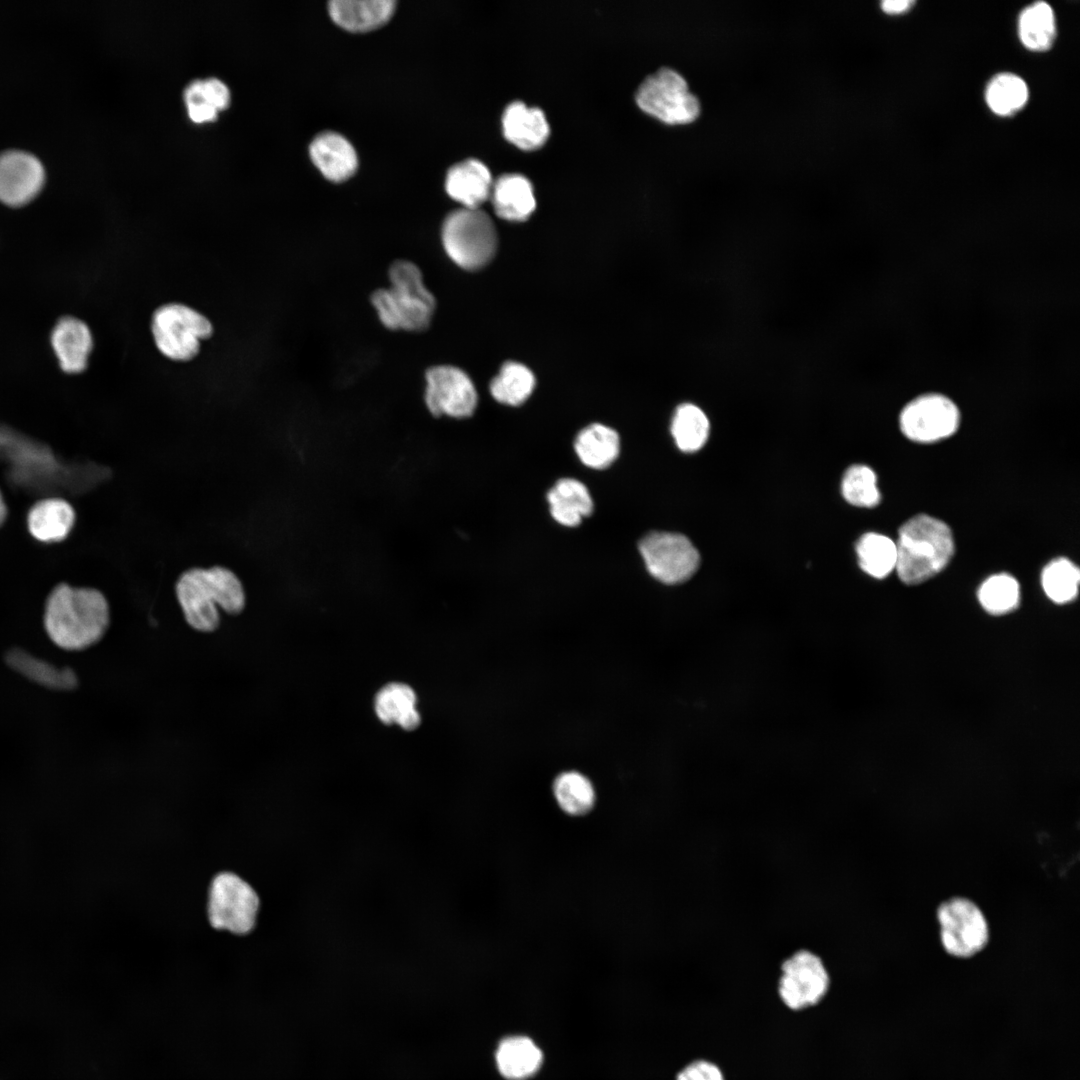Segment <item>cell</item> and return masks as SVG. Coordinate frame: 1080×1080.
I'll use <instances>...</instances> for the list:
<instances>
[{
  "instance_id": "obj_13",
  "label": "cell",
  "mask_w": 1080,
  "mask_h": 1080,
  "mask_svg": "<svg viewBox=\"0 0 1080 1080\" xmlns=\"http://www.w3.org/2000/svg\"><path fill=\"white\" fill-rule=\"evenodd\" d=\"M639 549L650 574L666 584L686 581L699 565L697 549L678 533L652 532L640 541Z\"/></svg>"
},
{
  "instance_id": "obj_24",
  "label": "cell",
  "mask_w": 1080,
  "mask_h": 1080,
  "mask_svg": "<svg viewBox=\"0 0 1080 1080\" xmlns=\"http://www.w3.org/2000/svg\"><path fill=\"white\" fill-rule=\"evenodd\" d=\"M495 1057L500 1074L508 1080H525L532 1077L543 1062L541 1050L526 1036H509L502 1039Z\"/></svg>"
},
{
  "instance_id": "obj_31",
  "label": "cell",
  "mask_w": 1080,
  "mask_h": 1080,
  "mask_svg": "<svg viewBox=\"0 0 1080 1080\" xmlns=\"http://www.w3.org/2000/svg\"><path fill=\"white\" fill-rule=\"evenodd\" d=\"M535 386L533 373L516 362L504 364L490 383L493 398L506 405H519L532 393Z\"/></svg>"
},
{
  "instance_id": "obj_15",
  "label": "cell",
  "mask_w": 1080,
  "mask_h": 1080,
  "mask_svg": "<svg viewBox=\"0 0 1080 1080\" xmlns=\"http://www.w3.org/2000/svg\"><path fill=\"white\" fill-rule=\"evenodd\" d=\"M44 168L34 155L20 150L0 154V201L19 207L30 202L41 190Z\"/></svg>"
},
{
  "instance_id": "obj_12",
  "label": "cell",
  "mask_w": 1080,
  "mask_h": 1080,
  "mask_svg": "<svg viewBox=\"0 0 1080 1080\" xmlns=\"http://www.w3.org/2000/svg\"><path fill=\"white\" fill-rule=\"evenodd\" d=\"M940 938L946 952L956 957H970L988 942L986 919L979 907L965 898H952L937 910Z\"/></svg>"
},
{
  "instance_id": "obj_1",
  "label": "cell",
  "mask_w": 1080,
  "mask_h": 1080,
  "mask_svg": "<svg viewBox=\"0 0 1080 1080\" xmlns=\"http://www.w3.org/2000/svg\"><path fill=\"white\" fill-rule=\"evenodd\" d=\"M110 625L109 602L96 588L61 583L47 597L43 627L50 641L60 649L87 650L105 637Z\"/></svg>"
},
{
  "instance_id": "obj_26",
  "label": "cell",
  "mask_w": 1080,
  "mask_h": 1080,
  "mask_svg": "<svg viewBox=\"0 0 1080 1080\" xmlns=\"http://www.w3.org/2000/svg\"><path fill=\"white\" fill-rule=\"evenodd\" d=\"M416 695L407 685L391 683L383 687L375 699V711L385 724L396 723L406 730L415 729L420 723L416 710Z\"/></svg>"
},
{
  "instance_id": "obj_38",
  "label": "cell",
  "mask_w": 1080,
  "mask_h": 1080,
  "mask_svg": "<svg viewBox=\"0 0 1080 1080\" xmlns=\"http://www.w3.org/2000/svg\"><path fill=\"white\" fill-rule=\"evenodd\" d=\"M676 1080H725L721 1069L707 1060H695L686 1065Z\"/></svg>"
},
{
  "instance_id": "obj_9",
  "label": "cell",
  "mask_w": 1080,
  "mask_h": 1080,
  "mask_svg": "<svg viewBox=\"0 0 1080 1080\" xmlns=\"http://www.w3.org/2000/svg\"><path fill=\"white\" fill-rule=\"evenodd\" d=\"M636 101L644 111L669 124L692 122L700 113V103L684 77L668 67L644 79Z\"/></svg>"
},
{
  "instance_id": "obj_6",
  "label": "cell",
  "mask_w": 1080,
  "mask_h": 1080,
  "mask_svg": "<svg viewBox=\"0 0 1080 1080\" xmlns=\"http://www.w3.org/2000/svg\"><path fill=\"white\" fill-rule=\"evenodd\" d=\"M447 256L465 270L489 263L497 249V233L491 218L479 207H462L448 214L441 228Z\"/></svg>"
},
{
  "instance_id": "obj_20",
  "label": "cell",
  "mask_w": 1080,
  "mask_h": 1080,
  "mask_svg": "<svg viewBox=\"0 0 1080 1080\" xmlns=\"http://www.w3.org/2000/svg\"><path fill=\"white\" fill-rule=\"evenodd\" d=\"M75 522L73 507L61 497H46L29 510L27 525L31 535L42 542L63 540Z\"/></svg>"
},
{
  "instance_id": "obj_19",
  "label": "cell",
  "mask_w": 1080,
  "mask_h": 1080,
  "mask_svg": "<svg viewBox=\"0 0 1080 1080\" xmlns=\"http://www.w3.org/2000/svg\"><path fill=\"white\" fill-rule=\"evenodd\" d=\"M445 188L463 207L478 208L491 193V173L480 160L466 159L448 170Z\"/></svg>"
},
{
  "instance_id": "obj_34",
  "label": "cell",
  "mask_w": 1080,
  "mask_h": 1080,
  "mask_svg": "<svg viewBox=\"0 0 1080 1080\" xmlns=\"http://www.w3.org/2000/svg\"><path fill=\"white\" fill-rule=\"evenodd\" d=\"M978 599L989 614L1003 615L1009 613L1019 604V584L1013 576L1007 573L992 575L980 586Z\"/></svg>"
},
{
  "instance_id": "obj_2",
  "label": "cell",
  "mask_w": 1080,
  "mask_h": 1080,
  "mask_svg": "<svg viewBox=\"0 0 1080 1080\" xmlns=\"http://www.w3.org/2000/svg\"><path fill=\"white\" fill-rule=\"evenodd\" d=\"M175 595L187 625L200 633L221 626V611L241 614L247 603L244 585L231 569L214 565L183 571L175 583Z\"/></svg>"
},
{
  "instance_id": "obj_32",
  "label": "cell",
  "mask_w": 1080,
  "mask_h": 1080,
  "mask_svg": "<svg viewBox=\"0 0 1080 1080\" xmlns=\"http://www.w3.org/2000/svg\"><path fill=\"white\" fill-rule=\"evenodd\" d=\"M986 102L997 115L1010 116L1021 110L1028 100L1025 81L1012 73L996 75L988 84Z\"/></svg>"
},
{
  "instance_id": "obj_5",
  "label": "cell",
  "mask_w": 1080,
  "mask_h": 1080,
  "mask_svg": "<svg viewBox=\"0 0 1080 1080\" xmlns=\"http://www.w3.org/2000/svg\"><path fill=\"white\" fill-rule=\"evenodd\" d=\"M896 543V571L908 585L926 581L942 571L954 553L949 526L926 514H919L899 529Z\"/></svg>"
},
{
  "instance_id": "obj_14",
  "label": "cell",
  "mask_w": 1080,
  "mask_h": 1080,
  "mask_svg": "<svg viewBox=\"0 0 1080 1080\" xmlns=\"http://www.w3.org/2000/svg\"><path fill=\"white\" fill-rule=\"evenodd\" d=\"M425 380L424 401L433 416L464 419L474 413L477 390L462 369L452 365L433 366L427 370Z\"/></svg>"
},
{
  "instance_id": "obj_27",
  "label": "cell",
  "mask_w": 1080,
  "mask_h": 1080,
  "mask_svg": "<svg viewBox=\"0 0 1080 1080\" xmlns=\"http://www.w3.org/2000/svg\"><path fill=\"white\" fill-rule=\"evenodd\" d=\"M620 449L615 430L602 424H592L576 437L575 451L580 460L594 469H603L617 458Z\"/></svg>"
},
{
  "instance_id": "obj_23",
  "label": "cell",
  "mask_w": 1080,
  "mask_h": 1080,
  "mask_svg": "<svg viewBox=\"0 0 1080 1080\" xmlns=\"http://www.w3.org/2000/svg\"><path fill=\"white\" fill-rule=\"evenodd\" d=\"M393 0H334L329 2L331 18L350 31H366L385 23L393 14Z\"/></svg>"
},
{
  "instance_id": "obj_28",
  "label": "cell",
  "mask_w": 1080,
  "mask_h": 1080,
  "mask_svg": "<svg viewBox=\"0 0 1080 1080\" xmlns=\"http://www.w3.org/2000/svg\"><path fill=\"white\" fill-rule=\"evenodd\" d=\"M1019 37L1023 45L1032 51L1048 50L1056 36L1055 17L1046 2H1036L1026 7L1019 17Z\"/></svg>"
},
{
  "instance_id": "obj_30",
  "label": "cell",
  "mask_w": 1080,
  "mask_h": 1080,
  "mask_svg": "<svg viewBox=\"0 0 1080 1080\" xmlns=\"http://www.w3.org/2000/svg\"><path fill=\"white\" fill-rule=\"evenodd\" d=\"M856 551L861 569L872 577L884 578L896 568V543L885 535L864 534L857 542Z\"/></svg>"
},
{
  "instance_id": "obj_3",
  "label": "cell",
  "mask_w": 1080,
  "mask_h": 1080,
  "mask_svg": "<svg viewBox=\"0 0 1080 1080\" xmlns=\"http://www.w3.org/2000/svg\"><path fill=\"white\" fill-rule=\"evenodd\" d=\"M0 460L7 466L9 480L23 490L60 493L79 487L78 471L72 465L61 462L42 443L1 425Z\"/></svg>"
},
{
  "instance_id": "obj_36",
  "label": "cell",
  "mask_w": 1080,
  "mask_h": 1080,
  "mask_svg": "<svg viewBox=\"0 0 1080 1080\" xmlns=\"http://www.w3.org/2000/svg\"><path fill=\"white\" fill-rule=\"evenodd\" d=\"M844 498L852 505L874 507L880 502L874 471L865 465H853L842 480Z\"/></svg>"
},
{
  "instance_id": "obj_17",
  "label": "cell",
  "mask_w": 1080,
  "mask_h": 1080,
  "mask_svg": "<svg viewBox=\"0 0 1080 1080\" xmlns=\"http://www.w3.org/2000/svg\"><path fill=\"white\" fill-rule=\"evenodd\" d=\"M51 343L63 371L77 374L87 368L93 338L82 320L72 316L61 318L52 331Z\"/></svg>"
},
{
  "instance_id": "obj_4",
  "label": "cell",
  "mask_w": 1080,
  "mask_h": 1080,
  "mask_svg": "<svg viewBox=\"0 0 1080 1080\" xmlns=\"http://www.w3.org/2000/svg\"><path fill=\"white\" fill-rule=\"evenodd\" d=\"M390 286L377 289L371 303L381 323L391 330L423 331L433 318L436 302L424 284L418 266L395 261L389 269Z\"/></svg>"
},
{
  "instance_id": "obj_39",
  "label": "cell",
  "mask_w": 1080,
  "mask_h": 1080,
  "mask_svg": "<svg viewBox=\"0 0 1080 1080\" xmlns=\"http://www.w3.org/2000/svg\"><path fill=\"white\" fill-rule=\"evenodd\" d=\"M201 87L209 102L220 112L228 107L231 100L229 87L217 77L201 79Z\"/></svg>"
},
{
  "instance_id": "obj_10",
  "label": "cell",
  "mask_w": 1080,
  "mask_h": 1080,
  "mask_svg": "<svg viewBox=\"0 0 1080 1080\" xmlns=\"http://www.w3.org/2000/svg\"><path fill=\"white\" fill-rule=\"evenodd\" d=\"M777 991L783 1004L793 1011L817 1005L830 987V975L822 960L808 949L788 956L780 966Z\"/></svg>"
},
{
  "instance_id": "obj_21",
  "label": "cell",
  "mask_w": 1080,
  "mask_h": 1080,
  "mask_svg": "<svg viewBox=\"0 0 1080 1080\" xmlns=\"http://www.w3.org/2000/svg\"><path fill=\"white\" fill-rule=\"evenodd\" d=\"M502 125L505 137L523 149L541 146L549 135V124L543 111L520 100L507 105Z\"/></svg>"
},
{
  "instance_id": "obj_40",
  "label": "cell",
  "mask_w": 1080,
  "mask_h": 1080,
  "mask_svg": "<svg viewBox=\"0 0 1080 1080\" xmlns=\"http://www.w3.org/2000/svg\"><path fill=\"white\" fill-rule=\"evenodd\" d=\"M914 1L910 0H885L881 3V9L890 15H898L908 11Z\"/></svg>"
},
{
  "instance_id": "obj_41",
  "label": "cell",
  "mask_w": 1080,
  "mask_h": 1080,
  "mask_svg": "<svg viewBox=\"0 0 1080 1080\" xmlns=\"http://www.w3.org/2000/svg\"><path fill=\"white\" fill-rule=\"evenodd\" d=\"M7 516V508L0 492V525L4 522Z\"/></svg>"
},
{
  "instance_id": "obj_25",
  "label": "cell",
  "mask_w": 1080,
  "mask_h": 1080,
  "mask_svg": "<svg viewBox=\"0 0 1080 1080\" xmlns=\"http://www.w3.org/2000/svg\"><path fill=\"white\" fill-rule=\"evenodd\" d=\"M547 499L553 518L564 526H577L593 510L589 491L578 480H559L548 492Z\"/></svg>"
},
{
  "instance_id": "obj_37",
  "label": "cell",
  "mask_w": 1080,
  "mask_h": 1080,
  "mask_svg": "<svg viewBox=\"0 0 1080 1080\" xmlns=\"http://www.w3.org/2000/svg\"><path fill=\"white\" fill-rule=\"evenodd\" d=\"M184 101L189 118L195 123H205L217 118L219 111L209 102L202 91L201 79L192 80L184 89Z\"/></svg>"
},
{
  "instance_id": "obj_16",
  "label": "cell",
  "mask_w": 1080,
  "mask_h": 1080,
  "mask_svg": "<svg viewBox=\"0 0 1080 1080\" xmlns=\"http://www.w3.org/2000/svg\"><path fill=\"white\" fill-rule=\"evenodd\" d=\"M6 665L26 680L52 691H71L78 685L76 673L67 666L53 662L20 647L9 648L4 654Z\"/></svg>"
},
{
  "instance_id": "obj_8",
  "label": "cell",
  "mask_w": 1080,
  "mask_h": 1080,
  "mask_svg": "<svg viewBox=\"0 0 1080 1080\" xmlns=\"http://www.w3.org/2000/svg\"><path fill=\"white\" fill-rule=\"evenodd\" d=\"M259 905L255 889L235 873L220 872L210 883L207 913L214 929L249 933L255 927Z\"/></svg>"
},
{
  "instance_id": "obj_7",
  "label": "cell",
  "mask_w": 1080,
  "mask_h": 1080,
  "mask_svg": "<svg viewBox=\"0 0 1080 1080\" xmlns=\"http://www.w3.org/2000/svg\"><path fill=\"white\" fill-rule=\"evenodd\" d=\"M151 332L159 352L173 361H189L200 351L201 342L213 334L210 320L181 303L159 306L152 314Z\"/></svg>"
},
{
  "instance_id": "obj_18",
  "label": "cell",
  "mask_w": 1080,
  "mask_h": 1080,
  "mask_svg": "<svg viewBox=\"0 0 1080 1080\" xmlns=\"http://www.w3.org/2000/svg\"><path fill=\"white\" fill-rule=\"evenodd\" d=\"M309 153L322 174L332 181H343L356 170L358 159L352 144L341 134L326 131L311 142Z\"/></svg>"
},
{
  "instance_id": "obj_35",
  "label": "cell",
  "mask_w": 1080,
  "mask_h": 1080,
  "mask_svg": "<svg viewBox=\"0 0 1080 1080\" xmlns=\"http://www.w3.org/2000/svg\"><path fill=\"white\" fill-rule=\"evenodd\" d=\"M1079 577V569L1072 561L1057 558L1043 569L1042 587L1053 602L1064 604L1077 596Z\"/></svg>"
},
{
  "instance_id": "obj_33",
  "label": "cell",
  "mask_w": 1080,
  "mask_h": 1080,
  "mask_svg": "<svg viewBox=\"0 0 1080 1080\" xmlns=\"http://www.w3.org/2000/svg\"><path fill=\"white\" fill-rule=\"evenodd\" d=\"M671 432L680 450L695 452L708 438L709 421L699 407L689 403L682 404L675 411Z\"/></svg>"
},
{
  "instance_id": "obj_29",
  "label": "cell",
  "mask_w": 1080,
  "mask_h": 1080,
  "mask_svg": "<svg viewBox=\"0 0 1080 1080\" xmlns=\"http://www.w3.org/2000/svg\"><path fill=\"white\" fill-rule=\"evenodd\" d=\"M553 793L559 807L568 815L583 816L595 803V790L590 780L576 771L560 774L554 781Z\"/></svg>"
},
{
  "instance_id": "obj_11",
  "label": "cell",
  "mask_w": 1080,
  "mask_h": 1080,
  "mask_svg": "<svg viewBox=\"0 0 1080 1080\" xmlns=\"http://www.w3.org/2000/svg\"><path fill=\"white\" fill-rule=\"evenodd\" d=\"M958 406L944 394L931 392L910 400L901 410L899 426L908 439L936 442L952 436L960 425Z\"/></svg>"
},
{
  "instance_id": "obj_22",
  "label": "cell",
  "mask_w": 1080,
  "mask_h": 1080,
  "mask_svg": "<svg viewBox=\"0 0 1080 1080\" xmlns=\"http://www.w3.org/2000/svg\"><path fill=\"white\" fill-rule=\"evenodd\" d=\"M492 203L501 218L525 220L535 209L536 200L530 180L519 173L503 174L492 184Z\"/></svg>"
}]
</instances>
